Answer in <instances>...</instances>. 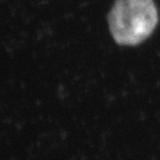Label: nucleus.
<instances>
[{
    "instance_id": "nucleus-1",
    "label": "nucleus",
    "mask_w": 160,
    "mask_h": 160,
    "mask_svg": "<svg viewBox=\"0 0 160 160\" xmlns=\"http://www.w3.org/2000/svg\"><path fill=\"white\" fill-rule=\"evenodd\" d=\"M108 23L118 45L135 46L154 32L158 24V12L154 0H115Z\"/></svg>"
}]
</instances>
